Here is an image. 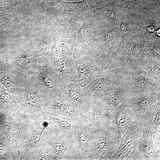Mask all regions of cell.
<instances>
[{
	"mask_svg": "<svg viewBox=\"0 0 160 160\" xmlns=\"http://www.w3.org/2000/svg\"><path fill=\"white\" fill-rule=\"evenodd\" d=\"M75 137L63 131L52 121L43 131L40 141L49 149L55 160L77 159L76 155L83 158L81 153L76 151L80 150Z\"/></svg>",
	"mask_w": 160,
	"mask_h": 160,
	"instance_id": "obj_1",
	"label": "cell"
},
{
	"mask_svg": "<svg viewBox=\"0 0 160 160\" xmlns=\"http://www.w3.org/2000/svg\"><path fill=\"white\" fill-rule=\"evenodd\" d=\"M92 131L91 160H111L120 143L115 124L111 120Z\"/></svg>",
	"mask_w": 160,
	"mask_h": 160,
	"instance_id": "obj_2",
	"label": "cell"
},
{
	"mask_svg": "<svg viewBox=\"0 0 160 160\" xmlns=\"http://www.w3.org/2000/svg\"><path fill=\"white\" fill-rule=\"evenodd\" d=\"M24 73L33 83L38 94L60 101L59 77L54 75L57 73L48 63L44 60V62L34 64Z\"/></svg>",
	"mask_w": 160,
	"mask_h": 160,
	"instance_id": "obj_3",
	"label": "cell"
},
{
	"mask_svg": "<svg viewBox=\"0 0 160 160\" xmlns=\"http://www.w3.org/2000/svg\"><path fill=\"white\" fill-rule=\"evenodd\" d=\"M52 122L47 116L24 120L18 131L17 142L20 160H23L28 152L36 146L43 131Z\"/></svg>",
	"mask_w": 160,
	"mask_h": 160,
	"instance_id": "obj_4",
	"label": "cell"
},
{
	"mask_svg": "<svg viewBox=\"0 0 160 160\" xmlns=\"http://www.w3.org/2000/svg\"><path fill=\"white\" fill-rule=\"evenodd\" d=\"M37 99L41 109L48 117L62 116L71 118L81 124L88 123L87 116L66 102L54 100L39 94H37Z\"/></svg>",
	"mask_w": 160,
	"mask_h": 160,
	"instance_id": "obj_5",
	"label": "cell"
},
{
	"mask_svg": "<svg viewBox=\"0 0 160 160\" xmlns=\"http://www.w3.org/2000/svg\"><path fill=\"white\" fill-rule=\"evenodd\" d=\"M25 79V92L19 105V109L11 116L15 119L21 120L47 116L38 102V92L34 84L26 75Z\"/></svg>",
	"mask_w": 160,
	"mask_h": 160,
	"instance_id": "obj_6",
	"label": "cell"
},
{
	"mask_svg": "<svg viewBox=\"0 0 160 160\" xmlns=\"http://www.w3.org/2000/svg\"><path fill=\"white\" fill-rule=\"evenodd\" d=\"M60 101L66 102L81 113L88 117L91 107V100L86 94L83 87L78 83L64 84L60 83Z\"/></svg>",
	"mask_w": 160,
	"mask_h": 160,
	"instance_id": "obj_7",
	"label": "cell"
},
{
	"mask_svg": "<svg viewBox=\"0 0 160 160\" xmlns=\"http://www.w3.org/2000/svg\"><path fill=\"white\" fill-rule=\"evenodd\" d=\"M134 113L135 120L148 121L155 105L160 101V92L131 95L127 99Z\"/></svg>",
	"mask_w": 160,
	"mask_h": 160,
	"instance_id": "obj_8",
	"label": "cell"
},
{
	"mask_svg": "<svg viewBox=\"0 0 160 160\" xmlns=\"http://www.w3.org/2000/svg\"><path fill=\"white\" fill-rule=\"evenodd\" d=\"M115 77L121 85L129 91L132 95L145 94L153 91L160 92V83L154 84L147 81L146 75L139 72L128 77L122 76L118 73L114 74Z\"/></svg>",
	"mask_w": 160,
	"mask_h": 160,
	"instance_id": "obj_9",
	"label": "cell"
},
{
	"mask_svg": "<svg viewBox=\"0 0 160 160\" xmlns=\"http://www.w3.org/2000/svg\"><path fill=\"white\" fill-rule=\"evenodd\" d=\"M14 71L9 64L0 60V82L19 105L24 95L25 84H22L23 80L19 79V75Z\"/></svg>",
	"mask_w": 160,
	"mask_h": 160,
	"instance_id": "obj_10",
	"label": "cell"
},
{
	"mask_svg": "<svg viewBox=\"0 0 160 160\" xmlns=\"http://www.w3.org/2000/svg\"><path fill=\"white\" fill-rule=\"evenodd\" d=\"M143 123L134 120L120 138L119 146L111 160H126L138 138L142 134Z\"/></svg>",
	"mask_w": 160,
	"mask_h": 160,
	"instance_id": "obj_11",
	"label": "cell"
},
{
	"mask_svg": "<svg viewBox=\"0 0 160 160\" xmlns=\"http://www.w3.org/2000/svg\"><path fill=\"white\" fill-rule=\"evenodd\" d=\"M96 21V30L93 41L97 46L105 47L113 54L119 49L121 39L115 27Z\"/></svg>",
	"mask_w": 160,
	"mask_h": 160,
	"instance_id": "obj_12",
	"label": "cell"
},
{
	"mask_svg": "<svg viewBox=\"0 0 160 160\" xmlns=\"http://www.w3.org/2000/svg\"><path fill=\"white\" fill-rule=\"evenodd\" d=\"M111 76V71L108 67L104 68L102 75L90 81L83 89L89 97H98L105 92L120 86Z\"/></svg>",
	"mask_w": 160,
	"mask_h": 160,
	"instance_id": "obj_13",
	"label": "cell"
},
{
	"mask_svg": "<svg viewBox=\"0 0 160 160\" xmlns=\"http://www.w3.org/2000/svg\"><path fill=\"white\" fill-rule=\"evenodd\" d=\"M71 48L67 44L61 43L59 78L60 83L62 84L78 83Z\"/></svg>",
	"mask_w": 160,
	"mask_h": 160,
	"instance_id": "obj_14",
	"label": "cell"
},
{
	"mask_svg": "<svg viewBox=\"0 0 160 160\" xmlns=\"http://www.w3.org/2000/svg\"><path fill=\"white\" fill-rule=\"evenodd\" d=\"M72 57L77 82L81 87H84L90 81L102 75L105 67H101L95 62L81 61L74 55H72Z\"/></svg>",
	"mask_w": 160,
	"mask_h": 160,
	"instance_id": "obj_15",
	"label": "cell"
},
{
	"mask_svg": "<svg viewBox=\"0 0 160 160\" xmlns=\"http://www.w3.org/2000/svg\"><path fill=\"white\" fill-rule=\"evenodd\" d=\"M111 120L115 124L120 140L131 123L135 120L134 113L127 100L110 112Z\"/></svg>",
	"mask_w": 160,
	"mask_h": 160,
	"instance_id": "obj_16",
	"label": "cell"
},
{
	"mask_svg": "<svg viewBox=\"0 0 160 160\" xmlns=\"http://www.w3.org/2000/svg\"><path fill=\"white\" fill-rule=\"evenodd\" d=\"M47 45L39 49L30 52H20L13 53L9 64L13 68L17 67L24 72L32 67L39 60H44Z\"/></svg>",
	"mask_w": 160,
	"mask_h": 160,
	"instance_id": "obj_17",
	"label": "cell"
},
{
	"mask_svg": "<svg viewBox=\"0 0 160 160\" xmlns=\"http://www.w3.org/2000/svg\"><path fill=\"white\" fill-rule=\"evenodd\" d=\"M87 17L94 19L111 27H114L124 15L122 8L114 4L109 7H99L91 9L85 13Z\"/></svg>",
	"mask_w": 160,
	"mask_h": 160,
	"instance_id": "obj_18",
	"label": "cell"
},
{
	"mask_svg": "<svg viewBox=\"0 0 160 160\" xmlns=\"http://www.w3.org/2000/svg\"><path fill=\"white\" fill-rule=\"evenodd\" d=\"M147 37L145 32L143 31L122 39L119 49L123 52L126 62L136 57L141 50L143 51Z\"/></svg>",
	"mask_w": 160,
	"mask_h": 160,
	"instance_id": "obj_19",
	"label": "cell"
},
{
	"mask_svg": "<svg viewBox=\"0 0 160 160\" xmlns=\"http://www.w3.org/2000/svg\"><path fill=\"white\" fill-rule=\"evenodd\" d=\"M143 123L142 133L138 138L137 143L143 160H160V156L156 152L152 141L154 129L148 122Z\"/></svg>",
	"mask_w": 160,
	"mask_h": 160,
	"instance_id": "obj_20",
	"label": "cell"
},
{
	"mask_svg": "<svg viewBox=\"0 0 160 160\" xmlns=\"http://www.w3.org/2000/svg\"><path fill=\"white\" fill-rule=\"evenodd\" d=\"M91 100L92 107L89 113L88 117L89 125L93 130L111 120L110 112L100 98H92Z\"/></svg>",
	"mask_w": 160,
	"mask_h": 160,
	"instance_id": "obj_21",
	"label": "cell"
},
{
	"mask_svg": "<svg viewBox=\"0 0 160 160\" xmlns=\"http://www.w3.org/2000/svg\"><path fill=\"white\" fill-rule=\"evenodd\" d=\"M92 131L89 125H79L77 128L75 137L84 159L91 160Z\"/></svg>",
	"mask_w": 160,
	"mask_h": 160,
	"instance_id": "obj_22",
	"label": "cell"
},
{
	"mask_svg": "<svg viewBox=\"0 0 160 160\" xmlns=\"http://www.w3.org/2000/svg\"><path fill=\"white\" fill-rule=\"evenodd\" d=\"M96 27V21L94 19L90 17L86 19L81 27L72 35L73 42L70 47L72 52L75 46L93 40Z\"/></svg>",
	"mask_w": 160,
	"mask_h": 160,
	"instance_id": "obj_23",
	"label": "cell"
},
{
	"mask_svg": "<svg viewBox=\"0 0 160 160\" xmlns=\"http://www.w3.org/2000/svg\"><path fill=\"white\" fill-rule=\"evenodd\" d=\"M131 95L129 91L120 84L119 86L105 92L98 97L103 101L110 112L122 102L127 100Z\"/></svg>",
	"mask_w": 160,
	"mask_h": 160,
	"instance_id": "obj_24",
	"label": "cell"
},
{
	"mask_svg": "<svg viewBox=\"0 0 160 160\" xmlns=\"http://www.w3.org/2000/svg\"><path fill=\"white\" fill-rule=\"evenodd\" d=\"M61 42L56 32L54 30L50 44L47 45V48L44 57V60L49 64L53 70L59 76L60 58Z\"/></svg>",
	"mask_w": 160,
	"mask_h": 160,
	"instance_id": "obj_25",
	"label": "cell"
},
{
	"mask_svg": "<svg viewBox=\"0 0 160 160\" xmlns=\"http://www.w3.org/2000/svg\"><path fill=\"white\" fill-rule=\"evenodd\" d=\"M139 65L152 76L155 82H160V58L143 52L140 57Z\"/></svg>",
	"mask_w": 160,
	"mask_h": 160,
	"instance_id": "obj_26",
	"label": "cell"
},
{
	"mask_svg": "<svg viewBox=\"0 0 160 160\" xmlns=\"http://www.w3.org/2000/svg\"><path fill=\"white\" fill-rule=\"evenodd\" d=\"M87 17L84 13L65 12L63 25L66 31L72 35L81 27Z\"/></svg>",
	"mask_w": 160,
	"mask_h": 160,
	"instance_id": "obj_27",
	"label": "cell"
},
{
	"mask_svg": "<svg viewBox=\"0 0 160 160\" xmlns=\"http://www.w3.org/2000/svg\"><path fill=\"white\" fill-rule=\"evenodd\" d=\"M141 24L134 20L131 21L127 20L123 15L118 20L114 27L119 37L122 39L143 31L139 29Z\"/></svg>",
	"mask_w": 160,
	"mask_h": 160,
	"instance_id": "obj_28",
	"label": "cell"
},
{
	"mask_svg": "<svg viewBox=\"0 0 160 160\" xmlns=\"http://www.w3.org/2000/svg\"><path fill=\"white\" fill-rule=\"evenodd\" d=\"M55 160L53 155L49 149L44 143L40 140L36 146L28 151L23 160Z\"/></svg>",
	"mask_w": 160,
	"mask_h": 160,
	"instance_id": "obj_29",
	"label": "cell"
},
{
	"mask_svg": "<svg viewBox=\"0 0 160 160\" xmlns=\"http://www.w3.org/2000/svg\"><path fill=\"white\" fill-rule=\"evenodd\" d=\"M0 105L10 115L19 109V106L7 89L0 82Z\"/></svg>",
	"mask_w": 160,
	"mask_h": 160,
	"instance_id": "obj_30",
	"label": "cell"
},
{
	"mask_svg": "<svg viewBox=\"0 0 160 160\" xmlns=\"http://www.w3.org/2000/svg\"><path fill=\"white\" fill-rule=\"evenodd\" d=\"M49 117L63 131L75 137L77 128L80 124L75 120L69 117L60 116Z\"/></svg>",
	"mask_w": 160,
	"mask_h": 160,
	"instance_id": "obj_31",
	"label": "cell"
},
{
	"mask_svg": "<svg viewBox=\"0 0 160 160\" xmlns=\"http://www.w3.org/2000/svg\"><path fill=\"white\" fill-rule=\"evenodd\" d=\"M113 57V53L105 47L97 46L94 51L92 57L98 65L109 67Z\"/></svg>",
	"mask_w": 160,
	"mask_h": 160,
	"instance_id": "obj_32",
	"label": "cell"
},
{
	"mask_svg": "<svg viewBox=\"0 0 160 160\" xmlns=\"http://www.w3.org/2000/svg\"><path fill=\"white\" fill-rule=\"evenodd\" d=\"M143 52L147 55L160 58V37L155 35L147 36Z\"/></svg>",
	"mask_w": 160,
	"mask_h": 160,
	"instance_id": "obj_33",
	"label": "cell"
},
{
	"mask_svg": "<svg viewBox=\"0 0 160 160\" xmlns=\"http://www.w3.org/2000/svg\"><path fill=\"white\" fill-rule=\"evenodd\" d=\"M58 3L63 7L65 12H73L86 13L89 9L87 6L86 0L78 2H67L59 0Z\"/></svg>",
	"mask_w": 160,
	"mask_h": 160,
	"instance_id": "obj_34",
	"label": "cell"
},
{
	"mask_svg": "<svg viewBox=\"0 0 160 160\" xmlns=\"http://www.w3.org/2000/svg\"><path fill=\"white\" fill-rule=\"evenodd\" d=\"M4 151L0 155V159L19 160V151L15 142H10Z\"/></svg>",
	"mask_w": 160,
	"mask_h": 160,
	"instance_id": "obj_35",
	"label": "cell"
},
{
	"mask_svg": "<svg viewBox=\"0 0 160 160\" xmlns=\"http://www.w3.org/2000/svg\"><path fill=\"white\" fill-rule=\"evenodd\" d=\"M154 130L160 128V101L153 108L148 121Z\"/></svg>",
	"mask_w": 160,
	"mask_h": 160,
	"instance_id": "obj_36",
	"label": "cell"
},
{
	"mask_svg": "<svg viewBox=\"0 0 160 160\" xmlns=\"http://www.w3.org/2000/svg\"><path fill=\"white\" fill-rule=\"evenodd\" d=\"M13 15L10 13L0 12V34L7 31L12 24Z\"/></svg>",
	"mask_w": 160,
	"mask_h": 160,
	"instance_id": "obj_37",
	"label": "cell"
},
{
	"mask_svg": "<svg viewBox=\"0 0 160 160\" xmlns=\"http://www.w3.org/2000/svg\"><path fill=\"white\" fill-rule=\"evenodd\" d=\"M114 4L112 0H89L87 6L89 10L99 7H109Z\"/></svg>",
	"mask_w": 160,
	"mask_h": 160,
	"instance_id": "obj_38",
	"label": "cell"
},
{
	"mask_svg": "<svg viewBox=\"0 0 160 160\" xmlns=\"http://www.w3.org/2000/svg\"><path fill=\"white\" fill-rule=\"evenodd\" d=\"M160 128L154 130L152 135V141L155 151L159 156L160 155Z\"/></svg>",
	"mask_w": 160,
	"mask_h": 160,
	"instance_id": "obj_39",
	"label": "cell"
},
{
	"mask_svg": "<svg viewBox=\"0 0 160 160\" xmlns=\"http://www.w3.org/2000/svg\"><path fill=\"white\" fill-rule=\"evenodd\" d=\"M14 10V6L11 0H0V11L11 13Z\"/></svg>",
	"mask_w": 160,
	"mask_h": 160,
	"instance_id": "obj_40",
	"label": "cell"
},
{
	"mask_svg": "<svg viewBox=\"0 0 160 160\" xmlns=\"http://www.w3.org/2000/svg\"><path fill=\"white\" fill-rule=\"evenodd\" d=\"M156 27L157 23L155 21H154L148 26H145L141 24L139 27V29L141 30H145V33L147 36H148L153 34L155 33Z\"/></svg>",
	"mask_w": 160,
	"mask_h": 160,
	"instance_id": "obj_41",
	"label": "cell"
},
{
	"mask_svg": "<svg viewBox=\"0 0 160 160\" xmlns=\"http://www.w3.org/2000/svg\"><path fill=\"white\" fill-rule=\"evenodd\" d=\"M4 46V43L3 40V35L0 34V49L2 48Z\"/></svg>",
	"mask_w": 160,
	"mask_h": 160,
	"instance_id": "obj_42",
	"label": "cell"
},
{
	"mask_svg": "<svg viewBox=\"0 0 160 160\" xmlns=\"http://www.w3.org/2000/svg\"><path fill=\"white\" fill-rule=\"evenodd\" d=\"M51 1V4L52 6H55L58 3L59 0H49Z\"/></svg>",
	"mask_w": 160,
	"mask_h": 160,
	"instance_id": "obj_43",
	"label": "cell"
},
{
	"mask_svg": "<svg viewBox=\"0 0 160 160\" xmlns=\"http://www.w3.org/2000/svg\"><path fill=\"white\" fill-rule=\"evenodd\" d=\"M155 34L156 35L159 37H160V29L159 28L156 30L155 32Z\"/></svg>",
	"mask_w": 160,
	"mask_h": 160,
	"instance_id": "obj_44",
	"label": "cell"
},
{
	"mask_svg": "<svg viewBox=\"0 0 160 160\" xmlns=\"http://www.w3.org/2000/svg\"></svg>",
	"mask_w": 160,
	"mask_h": 160,
	"instance_id": "obj_45",
	"label": "cell"
}]
</instances>
